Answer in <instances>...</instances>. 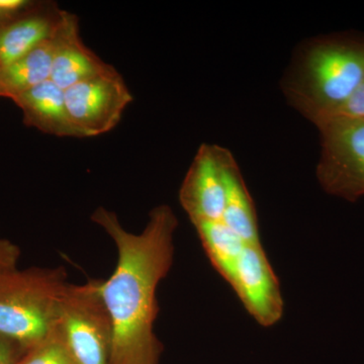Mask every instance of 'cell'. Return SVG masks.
Instances as JSON below:
<instances>
[{
  "label": "cell",
  "instance_id": "cell-1",
  "mask_svg": "<svg viewBox=\"0 0 364 364\" xmlns=\"http://www.w3.org/2000/svg\"><path fill=\"white\" fill-rule=\"evenodd\" d=\"M91 220L109 234L119 255L116 269L102 284L112 327L109 364H158L162 344L154 333L156 291L173 261L176 214L168 205H158L140 234L124 230L105 208H97Z\"/></svg>",
  "mask_w": 364,
  "mask_h": 364
},
{
  "label": "cell",
  "instance_id": "cell-2",
  "mask_svg": "<svg viewBox=\"0 0 364 364\" xmlns=\"http://www.w3.org/2000/svg\"><path fill=\"white\" fill-rule=\"evenodd\" d=\"M364 79V36L318 37L301 45L284 79V95L317 124L351 97Z\"/></svg>",
  "mask_w": 364,
  "mask_h": 364
},
{
  "label": "cell",
  "instance_id": "cell-3",
  "mask_svg": "<svg viewBox=\"0 0 364 364\" xmlns=\"http://www.w3.org/2000/svg\"><path fill=\"white\" fill-rule=\"evenodd\" d=\"M69 284L63 268L0 272V335L28 351L58 323Z\"/></svg>",
  "mask_w": 364,
  "mask_h": 364
},
{
  "label": "cell",
  "instance_id": "cell-4",
  "mask_svg": "<svg viewBox=\"0 0 364 364\" xmlns=\"http://www.w3.org/2000/svg\"><path fill=\"white\" fill-rule=\"evenodd\" d=\"M102 284H69L60 306L57 327L78 364H109L112 327Z\"/></svg>",
  "mask_w": 364,
  "mask_h": 364
},
{
  "label": "cell",
  "instance_id": "cell-5",
  "mask_svg": "<svg viewBox=\"0 0 364 364\" xmlns=\"http://www.w3.org/2000/svg\"><path fill=\"white\" fill-rule=\"evenodd\" d=\"M316 127L322 147L318 182L328 193L358 200L364 196V119H331Z\"/></svg>",
  "mask_w": 364,
  "mask_h": 364
},
{
  "label": "cell",
  "instance_id": "cell-6",
  "mask_svg": "<svg viewBox=\"0 0 364 364\" xmlns=\"http://www.w3.org/2000/svg\"><path fill=\"white\" fill-rule=\"evenodd\" d=\"M64 97L78 138L109 133L133 102L131 91L116 69L67 88Z\"/></svg>",
  "mask_w": 364,
  "mask_h": 364
},
{
  "label": "cell",
  "instance_id": "cell-7",
  "mask_svg": "<svg viewBox=\"0 0 364 364\" xmlns=\"http://www.w3.org/2000/svg\"><path fill=\"white\" fill-rule=\"evenodd\" d=\"M229 284L258 324L272 327L279 322L284 301L279 279L261 244H246Z\"/></svg>",
  "mask_w": 364,
  "mask_h": 364
},
{
  "label": "cell",
  "instance_id": "cell-8",
  "mask_svg": "<svg viewBox=\"0 0 364 364\" xmlns=\"http://www.w3.org/2000/svg\"><path fill=\"white\" fill-rule=\"evenodd\" d=\"M179 202L193 225L222 221L225 186L215 145L200 146L182 182Z\"/></svg>",
  "mask_w": 364,
  "mask_h": 364
},
{
  "label": "cell",
  "instance_id": "cell-9",
  "mask_svg": "<svg viewBox=\"0 0 364 364\" xmlns=\"http://www.w3.org/2000/svg\"><path fill=\"white\" fill-rule=\"evenodd\" d=\"M54 44L51 80L62 90L114 69L86 47L80 37L75 14L64 11L54 36Z\"/></svg>",
  "mask_w": 364,
  "mask_h": 364
},
{
  "label": "cell",
  "instance_id": "cell-10",
  "mask_svg": "<svg viewBox=\"0 0 364 364\" xmlns=\"http://www.w3.org/2000/svg\"><path fill=\"white\" fill-rule=\"evenodd\" d=\"M64 11L55 4H35L23 16L0 31L1 69L18 61L52 39L58 30Z\"/></svg>",
  "mask_w": 364,
  "mask_h": 364
},
{
  "label": "cell",
  "instance_id": "cell-11",
  "mask_svg": "<svg viewBox=\"0 0 364 364\" xmlns=\"http://www.w3.org/2000/svg\"><path fill=\"white\" fill-rule=\"evenodd\" d=\"M225 186V210L222 221L246 244H261L257 213L238 163L226 148L215 145Z\"/></svg>",
  "mask_w": 364,
  "mask_h": 364
},
{
  "label": "cell",
  "instance_id": "cell-12",
  "mask_svg": "<svg viewBox=\"0 0 364 364\" xmlns=\"http://www.w3.org/2000/svg\"><path fill=\"white\" fill-rule=\"evenodd\" d=\"M11 100L23 112L26 126L49 135L78 138L67 112L64 90L51 79Z\"/></svg>",
  "mask_w": 364,
  "mask_h": 364
},
{
  "label": "cell",
  "instance_id": "cell-13",
  "mask_svg": "<svg viewBox=\"0 0 364 364\" xmlns=\"http://www.w3.org/2000/svg\"><path fill=\"white\" fill-rule=\"evenodd\" d=\"M54 37L0 71V97L13 100L51 79Z\"/></svg>",
  "mask_w": 364,
  "mask_h": 364
},
{
  "label": "cell",
  "instance_id": "cell-14",
  "mask_svg": "<svg viewBox=\"0 0 364 364\" xmlns=\"http://www.w3.org/2000/svg\"><path fill=\"white\" fill-rule=\"evenodd\" d=\"M193 226L213 267L229 284L245 242L223 221L200 222Z\"/></svg>",
  "mask_w": 364,
  "mask_h": 364
},
{
  "label": "cell",
  "instance_id": "cell-15",
  "mask_svg": "<svg viewBox=\"0 0 364 364\" xmlns=\"http://www.w3.org/2000/svg\"><path fill=\"white\" fill-rule=\"evenodd\" d=\"M18 364H78L67 346L59 328L21 356Z\"/></svg>",
  "mask_w": 364,
  "mask_h": 364
},
{
  "label": "cell",
  "instance_id": "cell-16",
  "mask_svg": "<svg viewBox=\"0 0 364 364\" xmlns=\"http://www.w3.org/2000/svg\"><path fill=\"white\" fill-rule=\"evenodd\" d=\"M331 119H364V79L355 91L352 93L351 97L338 109L321 121L320 123Z\"/></svg>",
  "mask_w": 364,
  "mask_h": 364
},
{
  "label": "cell",
  "instance_id": "cell-17",
  "mask_svg": "<svg viewBox=\"0 0 364 364\" xmlns=\"http://www.w3.org/2000/svg\"><path fill=\"white\" fill-rule=\"evenodd\" d=\"M28 0H0V31L35 6Z\"/></svg>",
  "mask_w": 364,
  "mask_h": 364
},
{
  "label": "cell",
  "instance_id": "cell-18",
  "mask_svg": "<svg viewBox=\"0 0 364 364\" xmlns=\"http://www.w3.org/2000/svg\"><path fill=\"white\" fill-rule=\"evenodd\" d=\"M21 250L13 242L0 239V272L16 268Z\"/></svg>",
  "mask_w": 364,
  "mask_h": 364
},
{
  "label": "cell",
  "instance_id": "cell-19",
  "mask_svg": "<svg viewBox=\"0 0 364 364\" xmlns=\"http://www.w3.org/2000/svg\"><path fill=\"white\" fill-rule=\"evenodd\" d=\"M23 353L20 345L0 335V364H18Z\"/></svg>",
  "mask_w": 364,
  "mask_h": 364
},
{
  "label": "cell",
  "instance_id": "cell-20",
  "mask_svg": "<svg viewBox=\"0 0 364 364\" xmlns=\"http://www.w3.org/2000/svg\"><path fill=\"white\" fill-rule=\"evenodd\" d=\"M0 71H1V66H0Z\"/></svg>",
  "mask_w": 364,
  "mask_h": 364
}]
</instances>
